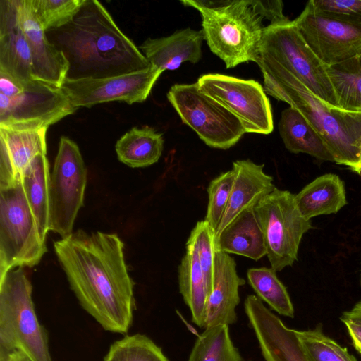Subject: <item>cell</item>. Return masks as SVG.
<instances>
[{
	"label": "cell",
	"mask_w": 361,
	"mask_h": 361,
	"mask_svg": "<svg viewBox=\"0 0 361 361\" xmlns=\"http://www.w3.org/2000/svg\"><path fill=\"white\" fill-rule=\"evenodd\" d=\"M50 173L47 154H39L24 171L21 183L43 240L49 224Z\"/></svg>",
	"instance_id": "27"
},
{
	"label": "cell",
	"mask_w": 361,
	"mask_h": 361,
	"mask_svg": "<svg viewBox=\"0 0 361 361\" xmlns=\"http://www.w3.org/2000/svg\"><path fill=\"white\" fill-rule=\"evenodd\" d=\"M45 33L68 61V80L106 78L150 66L97 0H86L70 23Z\"/></svg>",
	"instance_id": "2"
},
{
	"label": "cell",
	"mask_w": 361,
	"mask_h": 361,
	"mask_svg": "<svg viewBox=\"0 0 361 361\" xmlns=\"http://www.w3.org/2000/svg\"><path fill=\"white\" fill-rule=\"evenodd\" d=\"M233 180L234 173L231 169L211 180L207 188L209 202L204 220L209 223L215 233L226 209Z\"/></svg>",
	"instance_id": "34"
},
{
	"label": "cell",
	"mask_w": 361,
	"mask_h": 361,
	"mask_svg": "<svg viewBox=\"0 0 361 361\" xmlns=\"http://www.w3.org/2000/svg\"><path fill=\"white\" fill-rule=\"evenodd\" d=\"M23 87L24 85L21 83L0 71V93L8 97H13L20 94Z\"/></svg>",
	"instance_id": "38"
},
{
	"label": "cell",
	"mask_w": 361,
	"mask_h": 361,
	"mask_svg": "<svg viewBox=\"0 0 361 361\" xmlns=\"http://www.w3.org/2000/svg\"><path fill=\"white\" fill-rule=\"evenodd\" d=\"M0 71L23 85L35 80L30 51L21 26L17 0L0 1Z\"/></svg>",
	"instance_id": "18"
},
{
	"label": "cell",
	"mask_w": 361,
	"mask_h": 361,
	"mask_svg": "<svg viewBox=\"0 0 361 361\" xmlns=\"http://www.w3.org/2000/svg\"><path fill=\"white\" fill-rule=\"evenodd\" d=\"M104 361H169L161 348L144 334L128 335L113 343Z\"/></svg>",
	"instance_id": "31"
},
{
	"label": "cell",
	"mask_w": 361,
	"mask_h": 361,
	"mask_svg": "<svg viewBox=\"0 0 361 361\" xmlns=\"http://www.w3.org/2000/svg\"><path fill=\"white\" fill-rule=\"evenodd\" d=\"M351 171L361 176V148L360 151L358 161L356 165Z\"/></svg>",
	"instance_id": "42"
},
{
	"label": "cell",
	"mask_w": 361,
	"mask_h": 361,
	"mask_svg": "<svg viewBox=\"0 0 361 361\" xmlns=\"http://www.w3.org/2000/svg\"><path fill=\"white\" fill-rule=\"evenodd\" d=\"M249 324L265 361H310L296 334L255 295L244 302Z\"/></svg>",
	"instance_id": "15"
},
{
	"label": "cell",
	"mask_w": 361,
	"mask_h": 361,
	"mask_svg": "<svg viewBox=\"0 0 361 361\" xmlns=\"http://www.w3.org/2000/svg\"><path fill=\"white\" fill-rule=\"evenodd\" d=\"M54 248L81 307L104 330L127 333L135 309V283L118 235L80 229L54 241Z\"/></svg>",
	"instance_id": "1"
},
{
	"label": "cell",
	"mask_w": 361,
	"mask_h": 361,
	"mask_svg": "<svg viewBox=\"0 0 361 361\" xmlns=\"http://www.w3.org/2000/svg\"><path fill=\"white\" fill-rule=\"evenodd\" d=\"M272 268H251L247 271L250 286L257 297L279 314L294 317V307L286 286Z\"/></svg>",
	"instance_id": "30"
},
{
	"label": "cell",
	"mask_w": 361,
	"mask_h": 361,
	"mask_svg": "<svg viewBox=\"0 0 361 361\" xmlns=\"http://www.w3.org/2000/svg\"><path fill=\"white\" fill-rule=\"evenodd\" d=\"M188 361H245L234 345L229 326L218 325L205 329L199 335Z\"/></svg>",
	"instance_id": "29"
},
{
	"label": "cell",
	"mask_w": 361,
	"mask_h": 361,
	"mask_svg": "<svg viewBox=\"0 0 361 361\" xmlns=\"http://www.w3.org/2000/svg\"><path fill=\"white\" fill-rule=\"evenodd\" d=\"M86 0H30L35 17L46 32L70 23Z\"/></svg>",
	"instance_id": "33"
},
{
	"label": "cell",
	"mask_w": 361,
	"mask_h": 361,
	"mask_svg": "<svg viewBox=\"0 0 361 361\" xmlns=\"http://www.w3.org/2000/svg\"><path fill=\"white\" fill-rule=\"evenodd\" d=\"M87 171L77 144L60 138L49 180V229L61 238L73 233L75 220L84 204Z\"/></svg>",
	"instance_id": "10"
},
{
	"label": "cell",
	"mask_w": 361,
	"mask_h": 361,
	"mask_svg": "<svg viewBox=\"0 0 361 361\" xmlns=\"http://www.w3.org/2000/svg\"><path fill=\"white\" fill-rule=\"evenodd\" d=\"M166 96L183 123L210 147L229 149L245 133L237 118L204 94L197 82L176 84Z\"/></svg>",
	"instance_id": "9"
},
{
	"label": "cell",
	"mask_w": 361,
	"mask_h": 361,
	"mask_svg": "<svg viewBox=\"0 0 361 361\" xmlns=\"http://www.w3.org/2000/svg\"><path fill=\"white\" fill-rule=\"evenodd\" d=\"M216 251L259 260L267 255L262 230L254 207L238 215L215 238Z\"/></svg>",
	"instance_id": "22"
},
{
	"label": "cell",
	"mask_w": 361,
	"mask_h": 361,
	"mask_svg": "<svg viewBox=\"0 0 361 361\" xmlns=\"http://www.w3.org/2000/svg\"><path fill=\"white\" fill-rule=\"evenodd\" d=\"M47 130L0 128V188L21 181L35 157L47 154Z\"/></svg>",
	"instance_id": "19"
},
{
	"label": "cell",
	"mask_w": 361,
	"mask_h": 361,
	"mask_svg": "<svg viewBox=\"0 0 361 361\" xmlns=\"http://www.w3.org/2000/svg\"><path fill=\"white\" fill-rule=\"evenodd\" d=\"M17 4L30 51L33 78L61 87L68 71V61L48 39L35 17L30 0H17Z\"/></svg>",
	"instance_id": "16"
},
{
	"label": "cell",
	"mask_w": 361,
	"mask_h": 361,
	"mask_svg": "<svg viewBox=\"0 0 361 361\" xmlns=\"http://www.w3.org/2000/svg\"><path fill=\"white\" fill-rule=\"evenodd\" d=\"M204 40L202 30L185 28L172 35L146 39L139 49L150 65L162 72L178 68L183 63H197L202 57Z\"/></svg>",
	"instance_id": "21"
},
{
	"label": "cell",
	"mask_w": 361,
	"mask_h": 361,
	"mask_svg": "<svg viewBox=\"0 0 361 361\" xmlns=\"http://www.w3.org/2000/svg\"><path fill=\"white\" fill-rule=\"evenodd\" d=\"M249 2L259 16L270 22L269 25L283 24L290 21L283 14V4L280 0H249Z\"/></svg>",
	"instance_id": "37"
},
{
	"label": "cell",
	"mask_w": 361,
	"mask_h": 361,
	"mask_svg": "<svg viewBox=\"0 0 361 361\" xmlns=\"http://www.w3.org/2000/svg\"><path fill=\"white\" fill-rule=\"evenodd\" d=\"M32 293L23 267L0 278V350L20 351L31 361H53L48 332L38 320Z\"/></svg>",
	"instance_id": "4"
},
{
	"label": "cell",
	"mask_w": 361,
	"mask_h": 361,
	"mask_svg": "<svg viewBox=\"0 0 361 361\" xmlns=\"http://www.w3.org/2000/svg\"><path fill=\"white\" fill-rule=\"evenodd\" d=\"M341 319L346 326L353 346L361 354V323L343 317Z\"/></svg>",
	"instance_id": "39"
},
{
	"label": "cell",
	"mask_w": 361,
	"mask_h": 361,
	"mask_svg": "<svg viewBox=\"0 0 361 361\" xmlns=\"http://www.w3.org/2000/svg\"><path fill=\"white\" fill-rule=\"evenodd\" d=\"M47 250L21 181L0 188V278L38 264Z\"/></svg>",
	"instance_id": "6"
},
{
	"label": "cell",
	"mask_w": 361,
	"mask_h": 361,
	"mask_svg": "<svg viewBox=\"0 0 361 361\" xmlns=\"http://www.w3.org/2000/svg\"><path fill=\"white\" fill-rule=\"evenodd\" d=\"M76 111L61 87L33 80L13 97L0 93V128L37 130Z\"/></svg>",
	"instance_id": "12"
},
{
	"label": "cell",
	"mask_w": 361,
	"mask_h": 361,
	"mask_svg": "<svg viewBox=\"0 0 361 361\" xmlns=\"http://www.w3.org/2000/svg\"><path fill=\"white\" fill-rule=\"evenodd\" d=\"M341 317L361 323V300L355 303L350 310L343 312Z\"/></svg>",
	"instance_id": "41"
},
{
	"label": "cell",
	"mask_w": 361,
	"mask_h": 361,
	"mask_svg": "<svg viewBox=\"0 0 361 361\" xmlns=\"http://www.w3.org/2000/svg\"><path fill=\"white\" fill-rule=\"evenodd\" d=\"M293 21L307 44L326 66L357 57L361 52V27L318 13L310 1Z\"/></svg>",
	"instance_id": "13"
},
{
	"label": "cell",
	"mask_w": 361,
	"mask_h": 361,
	"mask_svg": "<svg viewBox=\"0 0 361 361\" xmlns=\"http://www.w3.org/2000/svg\"><path fill=\"white\" fill-rule=\"evenodd\" d=\"M163 72L150 65L145 70L99 79H66L61 88L75 109L121 101L128 104L147 99Z\"/></svg>",
	"instance_id": "14"
},
{
	"label": "cell",
	"mask_w": 361,
	"mask_h": 361,
	"mask_svg": "<svg viewBox=\"0 0 361 361\" xmlns=\"http://www.w3.org/2000/svg\"><path fill=\"white\" fill-rule=\"evenodd\" d=\"M357 59H358L359 62H360V65H361V52H360V54L358 55Z\"/></svg>",
	"instance_id": "43"
},
{
	"label": "cell",
	"mask_w": 361,
	"mask_h": 361,
	"mask_svg": "<svg viewBox=\"0 0 361 361\" xmlns=\"http://www.w3.org/2000/svg\"><path fill=\"white\" fill-rule=\"evenodd\" d=\"M256 63L262 73L265 92L299 111L324 141L334 162L352 170L361 148V112L326 105L272 59L260 56Z\"/></svg>",
	"instance_id": "3"
},
{
	"label": "cell",
	"mask_w": 361,
	"mask_h": 361,
	"mask_svg": "<svg viewBox=\"0 0 361 361\" xmlns=\"http://www.w3.org/2000/svg\"><path fill=\"white\" fill-rule=\"evenodd\" d=\"M163 148L162 134L149 126L131 128L115 146L118 160L132 168L146 167L157 162Z\"/></svg>",
	"instance_id": "26"
},
{
	"label": "cell",
	"mask_w": 361,
	"mask_h": 361,
	"mask_svg": "<svg viewBox=\"0 0 361 361\" xmlns=\"http://www.w3.org/2000/svg\"><path fill=\"white\" fill-rule=\"evenodd\" d=\"M295 332L310 361H357L345 348L324 334L321 324Z\"/></svg>",
	"instance_id": "32"
},
{
	"label": "cell",
	"mask_w": 361,
	"mask_h": 361,
	"mask_svg": "<svg viewBox=\"0 0 361 361\" xmlns=\"http://www.w3.org/2000/svg\"><path fill=\"white\" fill-rule=\"evenodd\" d=\"M179 291L191 312L192 321L204 329V314L209 289L202 270L197 253L186 243V251L178 269Z\"/></svg>",
	"instance_id": "25"
},
{
	"label": "cell",
	"mask_w": 361,
	"mask_h": 361,
	"mask_svg": "<svg viewBox=\"0 0 361 361\" xmlns=\"http://www.w3.org/2000/svg\"><path fill=\"white\" fill-rule=\"evenodd\" d=\"M0 361H31L25 354L23 353L13 350V351H5L0 350Z\"/></svg>",
	"instance_id": "40"
},
{
	"label": "cell",
	"mask_w": 361,
	"mask_h": 361,
	"mask_svg": "<svg viewBox=\"0 0 361 361\" xmlns=\"http://www.w3.org/2000/svg\"><path fill=\"white\" fill-rule=\"evenodd\" d=\"M197 11L204 40L227 68L249 61L257 63L264 27L263 18L249 0H228L221 7Z\"/></svg>",
	"instance_id": "5"
},
{
	"label": "cell",
	"mask_w": 361,
	"mask_h": 361,
	"mask_svg": "<svg viewBox=\"0 0 361 361\" xmlns=\"http://www.w3.org/2000/svg\"><path fill=\"white\" fill-rule=\"evenodd\" d=\"M279 131L286 148L305 153L318 159L334 162V159L319 134L296 109H284L279 122Z\"/></svg>",
	"instance_id": "24"
},
{
	"label": "cell",
	"mask_w": 361,
	"mask_h": 361,
	"mask_svg": "<svg viewBox=\"0 0 361 361\" xmlns=\"http://www.w3.org/2000/svg\"><path fill=\"white\" fill-rule=\"evenodd\" d=\"M200 89L241 123L245 133L267 135L274 129L269 99L262 85L220 73H208L197 81Z\"/></svg>",
	"instance_id": "11"
},
{
	"label": "cell",
	"mask_w": 361,
	"mask_h": 361,
	"mask_svg": "<svg viewBox=\"0 0 361 361\" xmlns=\"http://www.w3.org/2000/svg\"><path fill=\"white\" fill-rule=\"evenodd\" d=\"M245 283L237 273L234 259L226 252L216 251L212 286L205 309L204 329L236 322L239 288Z\"/></svg>",
	"instance_id": "17"
},
{
	"label": "cell",
	"mask_w": 361,
	"mask_h": 361,
	"mask_svg": "<svg viewBox=\"0 0 361 361\" xmlns=\"http://www.w3.org/2000/svg\"><path fill=\"white\" fill-rule=\"evenodd\" d=\"M301 214L307 220L336 214L347 204L345 185L334 173L318 176L295 195Z\"/></svg>",
	"instance_id": "23"
},
{
	"label": "cell",
	"mask_w": 361,
	"mask_h": 361,
	"mask_svg": "<svg viewBox=\"0 0 361 361\" xmlns=\"http://www.w3.org/2000/svg\"><path fill=\"white\" fill-rule=\"evenodd\" d=\"M254 209L264 234L271 268L279 271L292 266L298 259L304 234L313 228L311 220L301 214L295 195L275 188Z\"/></svg>",
	"instance_id": "8"
},
{
	"label": "cell",
	"mask_w": 361,
	"mask_h": 361,
	"mask_svg": "<svg viewBox=\"0 0 361 361\" xmlns=\"http://www.w3.org/2000/svg\"><path fill=\"white\" fill-rule=\"evenodd\" d=\"M318 13L361 27V0H310Z\"/></svg>",
	"instance_id": "36"
},
{
	"label": "cell",
	"mask_w": 361,
	"mask_h": 361,
	"mask_svg": "<svg viewBox=\"0 0 361 361\" xmlns=\"http://www.w3.org/2000/svg\"><path fill=\"white\" fill-rule=\"evenodd\" d=\"M340 109L361 112V65L357 57L326 66Z\"/></svg>",
	"instance_id": "28"
},
{
	"label": "cell",
	"mask_w": 361,
	"mask_h": 361,
	"mask_svg": "<svg viewBox=\"0 0 361 361\" xmlns=\"http://www.w3.org/2000/svg\"><path fill=\"white\" fill-rule=\"evenodd\" d=\"M260 56L285 68L326 105L338 108L326 66L307 44L293 20L264 27Z\"/></svg>",
	"instance_id": "7"
},
{
	"label": "cell",
	"mask_w": 361,
	"mask_h": 361,
	"mask_svg": "<svg viewBox=\"0 0 361 361\" xmlns=\"http://www.w3.org/2000/svg\"><path fill=\"white\" fill-rule=\"evenodd\" d=\"M264 164L250 159L233 163V184L228 203L214 238L243 211L255 207L274 189L272 176L264 171Z\"/></svg>",
	"instance_id": "20"
},
{
	"label": "cell",
	"mask_w": 361,
	"mask_h": 361,
	"mask_svg": "<svg viewBox=\"0 0 361 361\" xmlns=\"http://www.w3.org/2000/svg\"><path fill=\"white\" fill-rule=\"evenodd\" d=\"M360 286H361V277H360Z\"/></svg>",
	"instance_id": "44"
},
{
	"label": "cell",
	"mask_w": 361,
	"mask_h": 361,
	"mask_svg": "<svg viewBox=\"0 0 361 361\" xmlns=\"http://www.w3.org/2000/svg\"><path fill=\"white\" fill-rule=\"evenodd\" d=\"M215 232L205 220L198 221L188 239L195 248L207 284L212 289L216 250Z\"/></svg>",
	"instance_id": "35"
}]
</instances>
